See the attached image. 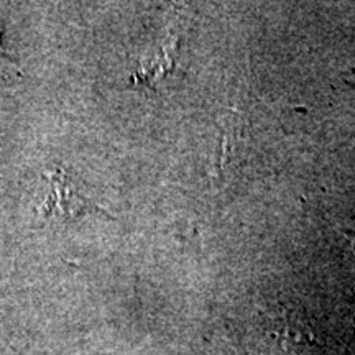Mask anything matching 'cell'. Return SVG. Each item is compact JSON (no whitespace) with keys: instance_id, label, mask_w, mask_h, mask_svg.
<instances>
[{"instance_id":"2","label":"cell","mask_w":355,"mask_h":355,"mask_svg":"<svg viewBox=\"0 0 355 355\" xmlns=\"http://www.w3.org/2000/svg\"><path fill=\"white\" fill-rule=\"evenodd\" d=\"M217 127H219V146H217L214 171L219 178H224L230 162L239 157L242 144V125L237 115L229 112L219 119Z\"/></svg>"},{"instance_id":"1","label":"cell","mask_w":355,"mask_h":355,"mask_svg":"<svg viewBox=\"0 0 355 355\" xmlns=\"http://www.w3.org/2000/svg\"><path fill=\"white\" fill-rule=\"evenodd\" d=\"M44 178L50 183V191H48V196L38 211L43 219H78L84 212L92 211L105 212L107 214V211H104L97 204L89 201L86 196H83L76 186L73 184L68 173L61 170V168L46 173Z\"/></svg>"}]
</instances>
